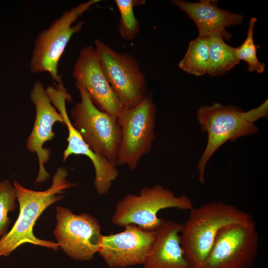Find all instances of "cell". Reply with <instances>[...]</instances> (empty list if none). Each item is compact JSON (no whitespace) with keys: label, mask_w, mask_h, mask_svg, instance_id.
I'll use <instances>...</instances> for the list:
<instances>
[{"label":"cell","mask_w":268,"mask_h":268,"mask_svg":"<svg viewBox=\"0 0 268 268\" xmlns=\"http://www.w3.org/2000/svg\"><path fill=\"white\" fill-rule=\"evenodd\" d=\"M66 169L58 168L53 177L51 187L44 191H36L24 188L14 181L16 200L19 205L18 217L9 232L0 238V257L7 256L24 243H30L54 250L59 249L57 243L37 238L33 230L42 213L50 205L61 200L65 191L74 186L67 179Z\"/></svg>","instance_id":"obj_1"},{"label":"cell","mask_w":268,"mask_h":268,"mask_svg":"<svg viewBox=\"0 0 268 268\" xmlns=\"http://www.w3.org/2000/svg\"><path fill=\"white\" fill-rule=\"evenodd\" d=\"M196 116L201 130L207 134L205 148L197 165L199 180L203 183L206 164L221 146L228 141L258 133L259 128L254 123L268 117V99L259 107L246 112L235 105L214 103L200 107Z\"/></svg>","instance_id":"obj_2"},{"label":"cell","mask_w":268,"mask_h":268,"mask_svg":"<svg viewBox=\"0 0 268 268\" xmlns=\"http://www.w3.org/2000/svg\"><path fill=\"white\" fill-rule=\"evenodd\" d=\"M252 219L250 214L220 201L194 207L180 233L181 246L192 268H199L204 262L221 228Z\"/></svg>","instance_id":"obj_3"},{"label":"cell","mask_w":268,"mask_h":268,"mask_svg":"<svg viewBox=\"0 0 268 268\" xmlns=\"http://www.w3.org/2000/svg\"><path fill=\"white\" fill-rule=\"evenodd\" d=\"M100 0H89L65 10L46 29L41 31L34 41L30 62L33 73L48 72L57 84L62 82L59 70L60 59L72 36L81 31L84 21L73 23L82 14Z\"/></svg>","instance_id":"obj_4"},{"label":"cell","mask_w":268,"mask_h":268,"mask_svg":"<svg viewBox=\"0 0 268 268\" xmlns=\"http://www.w3.org/2000/svg\"><path fill=\"white\" fill-rule=\"evenodd\" d=\"M193 207L186 195L176 196L160 185L145 186L138 195L128 194L117 202L112 221L120 227L135 224L146 231H156L164 220L157 216L160 210L168 208L190 210Z\"/></svg>","instance_id":"obj_5"},{"label":"cell","mask_w":268,"mask_h":268,"mask_svg":"<svg viewBox=\"0 0 268 268\" xmlns=\"http://www.w3.org/2000/svg\"><path fill=\"white\" fill-rule=\"evenodd\" d=\"M75 86L80 101L70 111L73 127L93 152L116 166L122 135L117 117L99 110L83 86L77 84Z\"/></svg>","instance_id":"obj_6"},{"label":"cell","mask_w":268,"mask_h":268,"mask_svg":"<svg viewBox=\"0 0 268 268\" xmlns=\"http://www.w3.org/2000/svg\"><path fill=\"white\" fill-rule=\"evenodd\" d=\"M156 107L152 93L149 92L139 104L124 108L117 117L122 135L116 166L134 170L151 151L155 139Z\"/></svg>","instance_id":"obj_7"},{"label":"cell","mask_w":268,"mask_h":268,"mask_svg":"<svg viewBox=\"0 0 268 268\" xmlns=\"http://www.w3.org/2000/svg\"><path fill=\"white\" fill-rule=\"evenodd\" d=\"M94 45L106 78L124 108L137 105L149 93L137 60L128 53L116 52L98 39Z\"/></svg>","instance_id":"obj_8"},{"label":"cell","mask_w":268,"mask_h":268,"mask_svg":"<svg viewBox=\"0 0 268 268\" xmlns=\"http://www.w3.org/2000/svg\"><path fill=\"white\" fill-rule=\"evenodd\" d=\"M259 243L253 219L229 224L220 230L208 256L199 268H252Z\"/></svg>","instance_id":"obj_9"},{"label":"cell","mask_w":268,"mask_h":268,"mask_svg":"<svg viewBox=\"0 0 268 268\" xmlns=\"http://www.w3.org/2000/svg\"><path fill=\"white\" fill-rule=\"evenodd\" d=\"M54 234L59 246L76 260H89L98 253L102 235L98 221L84 213L75 214L67 208L56 207Z\"/></svg>","instance_id":"obj_10"},{"label":"cell","mask_w":268,"mask_h":268,"mask_svg":"<svg viewBox=\"0 0 268 268\" xmlns=\"http://www.w3.org/2000/svg\"><path fill=\"white\" fill-rule=\"evenodd\" d=\"M47 92L53 104L61 114L68 131L67 145L63 152V161L71 155H82L91 161L95 171L94 186L98 195L103 196L108 193L113 182L118 177L119 172L116 166L104 157L93 152L73 127L66 109V102L71 101V97L64 84L50 85Z\"/></svg>","instance_id":"obj_11"},{"label":"cell","mask_w":268,"mask_h":268,"mask_svg":"<svg viewBox=\"0 0 268 268\" xmlns=\"http://www.w3.org/2000/svg\"><path fill=\"white\" fill-rule=\"evenodd\" d=\"M122 232L102 235L99 254L112 268L143 265L155 240L156 230L146 231L135 224Z\"/></svg>","instance_id":"obj_12"},{"label":"cell","mask_w":268,"mask_h":268,"mask_svg":"<svg viewBox=\"0 0 268 268\" xmlns=\"http://www.w3.org/2000/svg\"><path fill=\"white\" fill-rule=\"evenodd\" d=\"M30 98L35 107L36 116L32 131L26 140V147L29 151L37 155L39 171L36 182L41 183L50 176L44 165L49 161L51 152L49 148H45L43 145L55 137L53 128L55 123L64 125V120L53 104L41 81L34 83L30 90Z\"/></svg>","instance_id":"obj_13"},{"label":"cell","mask_w":268,"mask_h":268,"mask_svg":"<svg viewBox=\"0 0 268 268\" xmlns=\"http://www.w3.org/2000/svg\"><path fill=\"white\" fill-rule=\"evenodd\" d=\"M75 84L83 86L99 110L117 117L124 107L108 82L96 51L92 45L79 51L72 71Z\"/></svg>","instance_id":"obj_14"},{"label":"cell","mask_w":268,"mask_h":268,"mask_svg":"<svg viewBox=\"0 0 268 268\" xmlns=\"http://www.w3.org/2000/svg\"><path fill=\"white\" fill-rule=\"evenodd\" d=\"M216 1L201 0L190 2L182 0H172L173 4L187 13L195 23L198 29L199 37L207 38L216 35L228 41L231 39V35L225 28L241 24L244 16L219 8Z\"/></svg>","instance_id":"obj_15"},{"label":"cell","mask_w":268,"mask_h":268,"mask_svg":"<svg viewBox=\"0 0 268 268\" xmlns=\"http://www.w3.org/2000/svg\"><path fill=\"white\" fill-rule=\"evenodd\" d=\"M183 224L163 220L156 230L152 246L143 264L144 268H192L181 246Z\"/></svg>","instance_id":"obj_16"},{"label":"cell","mask_w":268,"mask_h":268,"mask_svg":"<svg viewBox=\"0 0 268 268\" xmlns=\"http://www.w3.org/2000/svg\"><path fill=\"white\" fill-rule=\"evenodd\" d=\"M207 39L209 56L207 73L213 76L222 75L240 63L236 48L228 45L216 35L207 37Z\"/></svg>","instance_id":"obj_17"},{"label":"cell","mask_w":268,"mask_h":268,"mask_svg":"<svg viewBox=\"0 0 268 268\" xmlns=\"http://www.w3.org/2000/svg\"><path fill=\"white\" fill-rule=\"evenodd\" d=\"M208 61L207 38L198 36L190 42L187 51L178 66L183 71L200 76L207 73Z\"/></svg>","instance_id":"obj_18"},{"label":"cell","mask_w":268,"mask_h":268,"mask_svg":"<svg viewBox=\"0 0 268 268\" xmlns=\"http://www.w3.org/2000/svg\"><path fill=\"white\" fill-rule=\"evenodd\" d=\"M145 2V0H115L120 13L118 31L123 38L130 41L137 35L140 26L135 16L134 8L144 5Z\"/></svg>","instance_id":"obj_19"},{"label":"cell","mask_w":268,"mask_h":268,"mask_svg":"<svg viewBox=\"0 0 268 268\" xmlns=\"http://www.w3.org/2000/svg\"><path fill=\"white\" fill-rule=\"evenodd\" d=\"M257 20L256 17L251 18L246 38L243 43L236 48V52L239 61H243L248 64L249 72L256 71L258 73H262L265 70V65L258 59L257 55L258 47L255 45L253 38L254 29Z\"/></svg>","instance_id":"obj_20"},{"label":"cell","mask_w":268,"mask_h":268,"mask_svg":"<svg viewBox=\"0 0 268 268\" xmlns=\"http://www.w3.org/2000/svg\"><path fill=\"white\" fill-rule=\"evenodd\" d=\"M16 200L13 185L6 180L0 181V237L4 235L10 223L8 214L15 209Z\"/></svg>","instance_id":"obj_21"}]
</instances>
